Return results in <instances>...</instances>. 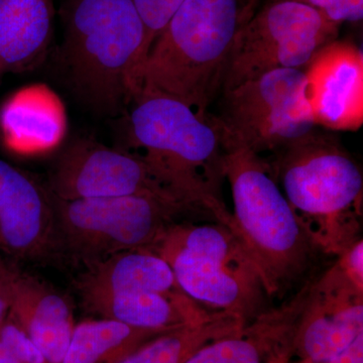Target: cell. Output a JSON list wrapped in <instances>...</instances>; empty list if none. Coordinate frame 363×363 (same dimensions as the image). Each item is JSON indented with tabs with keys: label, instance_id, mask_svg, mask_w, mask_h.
Returning <instances> with one entry per match:
<instances>
[{
	"label": "cell",
	"instance_id": "1",
	"mask_svg": "<svg viewBox=\"0 0 363 363\" xmlns=\"http://www.w3.org/2000/svg\"><path fill=\"white\" fill-rule=\"evenodd\" d=\"M62 18L56 60L69 89L97 113L125 111L147 58L145 28L133 0H67Z\"/></svg>",
	"mask_w": 363,
	"mask_h": 363
},
{
	"label": "cell",
	"instance_id": "2",
	"mask_svg": "<svg viewBox=\"0 0 363 363\" xmlns=\"http://www.w3.org/2000/svg\"><path fill=\"white\" fill-rule=\"evenodd\" d=\"M253 6L255 0H185L150 48L136 76L135 94L157 91L206 117Z\"/></svg>",
	"mask_w": 363,
	"mask_h": 363
},
{
	"label": "cell",
	"instance_id": "3",
	"mask_svg": "<svg viewBox=\"0 0 363 363\" xmlns=\"http://www.w3.org/2000/svg\"><path fill=\"white\" fill-rule=\"evenodd\" d=\"M128 108V138L136 152L191 204L233 233V213L222 194L225 152L206 117L154 90L138 91Z\"/></svg>",
	"mask_w": 363,
	"mask_h": 363
},
{
	"label": "cell",
	"instance_id": "4",
	"mask_svg": "<svg viewBox=\"0 0 363 363\" xmlns=\"http://www.w3.org/2000/svg\"><path fill=\"white\" fill-rule=\"evenodd\" d=\"M224 152L233 234L255 262L269 298L283 297L310 271L319 248L279 189L269 162L245 150Z\"/></svg>",
	"mask_w": 363,
	"mask_h": 363
},
{
	"label": "cell",
	"instance_id": "5",
	"mask_svg": "<svg viewBox=\"0 0 363 363\" xmlns=\"http://www.w3.org/2000/svg\"><path fill=\"white\" fill-rule=\"evenodd\" d=\"M276 155L272 175L303 226L320 252L340 257L359 240L363 177L357 162L316 128Z\"/></svg>",
	"mask_w": 363,
	"mask_h": 363
},
{
	"label": "cell",
	"instance_id": "6",
	"mask_svg": "<svg viewBox=\"0 0 363 363\" xmlns=\"http://www.w3.org/2000/svg\"><path fill=\"white\" fill-rule=\"evenodd\" d=\"M150 250L168 262L182 291L210 311L247 321L269 309L255 262L238 236L218 222L177 223Z\"/></svg>",
	"mask_w": 363,
	"mask_h": 363
},
{
	"label": "cell",
	"instance_id": "7",
	"mask_svg": "<svg viewBox=\"0 0 363 363\" xmlns=\"http://www.w3.org/2000/svg\"><path fill=\"white\" fill-rule=\"evenodd\" d=\"M52 195V194H51ZM52 198L58 247L86 264L126 250H152L184 215H197L152 196L94 199Z\"/></svg>",
	"mask_w": 363,
	"mask_h": 363
},
{
	"label": "cell",
	"instance_id": "8",
	"mask_svg": "<svg viewBox=\"0 0 363 363\" xmlns=\"http://www.w3.org/2000/svg\"><path fill=\"white\" fill-rule=\"evenodd\" d=\"M206 118L224 152L262 157L281 152L316 126L306 97L304 70L279 69L223 92L218 113Z\"/></svg>",
	"mask_w": 363,
	"mask_h": 363
},
{
	"label": "cell",
	"instance_id": "9",
	"mask_svg": "<svg viewBox=\"0 0 363 363\" xmlns=\"http://www.w3.org/2000/svg\"><path fill=\"white\" fill-rule=\"evenodd\" d=\"M339 28L306 4L276 0L253 14L236 35L221 93L269 72L305 70L320 49L337 40Z\"/></svg>",
	"mask_w": 363,
	"mask_h": 363
},
{
	"label": "cell",
	"instance_id": "10",
	"mask_svg": "<svg viewBox=\"0 0 363 363\" xmlns=\"http://www.w3.org/2000/svg\"><path fill=\"white\" fill-rule=\"evenodd\" d=\"M47 188L61 200L152 196L203 215L156 167L138 152L94 140L72 142L52 164Z\"/></svg>",
	"mask_w": 363,
	"mask_h": 363
},
{
	"label": "cell",
	"instance_id": "11",
	"mask_svg": "<svg viewBox=\"0 0 363 363\" xmlns=\"http://www.w3.org/2000/svg\"><path fill=\"white\" fill-rule=\"evenodd\" d=\"M298 333L310 363L330 362L363 334V290L338 262L315 278Z\"/></svg>",
	"mask_w": 363,
	"mask_h": 363
},
{
	"label": "cell",
	"instance_id": "12",
	"mask_svg": "<svg viewBox=\"0 0 363 363\" xmlns=\"http://www.w3.org/2000/svg\"><path fill=\"white\" fill-rule=\"evenodd\" d=\"M306 97L315 126L355 131L363 124V52L350 40H334L305 70Z\"/></svg>",
	"mask_w": 363,
	"mask_h": 363
},
{
	"label": "cell",
	"instance_id": "13",
	"mask_svg": "<svg viewBox=\"0 0 363 363\" xmlns=\"http://www.w3.org/2000/svg\"><path fill=\"white\" fill-rule=\"evenodd\" d=\"M0 247L25 259L58 247L51 193L30 174L0 160Z\"/></svg>",
	"mask_w": 363,
	"mask_h": 363
},
{
	"label": "cell",
	"instance_id": "14",
	"mask_svg": "<svg viewBox=\"0 0 363 363\" xmlns=\"http://www.w3.org/2000/svg\"><path fill=\"white\" fill-rule=\"evenodd\" d=\"M67 130L63 102L45 85L21 88L0 107V136L7 149L16 154H42L56 149Z\"/></svg>",
	"mask_w": 363,
	"mask_h": 363
},
{
	"label": "cell",
	"instance_id": "15",
	"mask_svg": "<svg viewBox=\"0 0 363 363\" xmlns=\"http://www.w3.org/2000/svg\"><path fill=\"white\" fill-rule=\"evenodd\" d=\"M9 317L49 363H63L75 327L73 309L65 296L39 279L13 272Z\"/></svg>",
	"mask_w": 363,
	"mask_h": 363
},
{
	"label": "cell",
	"instance_id": "16",
	"mask_svg": "<svg viewBox=\"0 0 363 363\" xmlns=\"http://www.w3.org/2000/svg\"><path fill=\"white\" fill-rule=\"evenodd\" d=\"M84 307L101 318L145 330L166 332L200 323L214 312L183 291L80 295Z\"/></svg>",
	"mask_w": 363,
	"mask_h": 363
},
{
	"label": "cell",
	"instance_id": "17",
	"mask_svg": "<svg viewBox=\"0 0 363 363\" xmlns=\"http://www.w3.org/2000/svg\"><path fill=\"white\" fill-rule=\"evenodd\" d=\"M55 0H0V77L39 67L54 40Z\"/></svg>",
	"mask_w": 363,
	"mask_h": 363
},
{
	"label": "cell",
	"instance_id": "18",
	"mask_svg": "<svg viewBox=\"0 0 363 363\" xmlns=\"http://www.w3.org/2000/svg\"><path fill=\"white\" fill-rule=\"evenodd\" d=\"M77 288L80 295L182 290L168 262L149 250H126L88 264Z\"/></svg>",
	"mask_w": 363,
	"mask_h": 363
},
{
	"label": "cell",
	"instance_id": "19",
	"mask_svg": "<svg viewBox=\"0 0 363 363\" xmlns=\"http://www.w3.org/2000/svg\"><path fill=\"white\" fill-rule=\"evenodd\" d=\"M162 333L107 318L84 320L74 327L63 363H117Z\"/></svg>",
	"mask_w": 363,
	"mask_h": 363
},
{
	"label": "cell",
	"instance_id": "20",
	"mask_svg": "<svg viewBox=\"0 0 363 363\" xmlns=\"http://www.w3.org/2000/svg\"><path fill=\"white\" fill-rule=\"evenodd\" d=\"M245 322L231 313L214 312L200 323L160 334L117 363H184L207 340L225 337L226 334L240 330Z\"/></svg>",
	"mask_w": 363,
	"mask_h": 363
},
{
	"label": "cell",
	"instance_id": "21",
	"mask_svg": "<svg viewBox=\"0 0 363 363\" xmlns=\"http://www.w3.org/2000/svg\"><path fill=\"white\" fill-rule=\"evenodd\" d=\"M257 337H238L230 335L203 346L184 363H262L266 355L267 339L288 333L279 329L259 340L269 328L271 313L264 311L255 318Z\"/></svg>",
	"mask_w": 363,
	"mask_h": 363
},
{
	"label": "cell",
	"instance_id": "22",
	"mask_svg": "<svg viewBox=\"0 0 363 363\" xmlns=\"http://www.w3.org/2000/svg\"><path fill=\"white\" fill-rule=\"evenodd\" d=\"M145 28V51L156 42L185 0H133ZM147 59V58H145Z\"/></svg>",
	"mask_w": 363,
	"mask_h": 363
},
{
	"label": "cell",
	"instance_id": "23",
	"mask_svg": "<svg viewBox=\"0 0 363 363\" xmlns=\"http://www.w3.org/2000/svg\"><path fill=\"white\" fill-rule=\"evenodd\" d=\"M0 341L13 351L21 363H49L32 339L9 316L0 325Z\"/></svg>",
	"mask_w": 363,
	"mask_h": 363
},
{
	"label": "cell",
	"instance_id": "24",
	"mask_svg": "<svg viewBox=\"0 0 363 363\" xmlns=\"http://www.w3.org/2000/svg\"><path fill=\"white\" fill-rule=\"evenodd\" d=\"M312 7L336 25L359 23L363 18V0H294Z\"/></svg>",
	"mask_w": 363,
	"mask_h": 363
},
{
	"label": "cell",
	"instance_id": "25",
	"mask_svg": "<svg viewBox=\"0 0 363 363\" xmlns=\"http://www.w3.org/2000/svg\"><path fill=\"white\" fill-rule=\"evenodd\" d=\"M338 264L348 278L363 290V242L362 238L354 241L339 257Z\"/></svg>",
	"mask_w": 363,
	"mask_h": 363
},
{
	"label": "cell",
	"instance_id": "26",
	"mask_svg": "<svg viewBox=\"0 0 363 363\" xmlns=\"http://www.w3.org/2000/svg\"><path fill=\"white\" fill-rule=\"evenodd\" d=\"M13 271L0 262V325L9 318L11 309V281Z\"/></svg>",
	"mask_w": 363,
	"mask_h": 363
},
{
	"label": "cell",
	"instance_id": "27",
	"mask_svg": "<svg viewBox=\"0 0 363 363\" xmlns=\"http://www.w3.org/2000/svg\"><path fill=\"white\" fill-rule=\"evenodd\" d=\"M326 363H363V334L358 336L340 354Z\"/></svg>",
	"mask_w": 363,
	"mask_h": 363
},
{
	"label": "cell",
	"instance_id": "28",
	"mask_svg": "<svg viewBox=\"0 0 363 363\" xmlns=\"http://www.w3.org/2000/svg\"><path fill=\"white\" fill-rule=\"evenodd\" d=\"M0 363H21L13 351L0 341Z\"/></svg>",
	"mask_w": 363,
	"mask_h": 363
}]
</instances>
